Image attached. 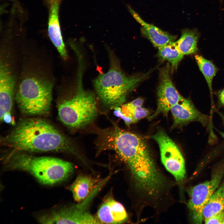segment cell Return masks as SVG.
I'll list each match as a JSON object with an SVG mask.
<instances>
[{"instance_id":"obj_1","label":"cell","mask_w":224,"mask_h":224,"mask_svg":"<svg viewBox=\"0 0 224 224\" xmlns=\"http://www.w3.org/2000/svg\"><path fill=\"white\" fill-rule=\"evenodd\" d=\"M97 146L101 151L115 152L128 165L138 188L157 196L165 185L144 141L138 135L116 126L98 131Z\"/></svg>"},{"instance_id":"obj_2","label":"cell","mask_w":224,"mask_h":224,"mask_svg":"<svg viewBox=\"0 0 224 224\" xmlns=\"http://www.w3.org/2000/svg\"><path fill=\"white\" fill-rule=\"evenodd\" d=\"M14 151L24 152L77 153L70 140L47 121L31 118L19 122L1 139Z\"/></svg>"},{"instance_id":"obj_3","label":"cell","mask_w":224,"mask_h":224,"mask_svg":"<svg viewBox=\"0 0 224 224\" xmlns=\"http://www.w3.org/2000/svg\"><path fill=\"white\" fill-rule=\"evenodd\" d=\"M3 164L5 169L26 172L40 182L46 185H53L65 180L73 170L72 164L62 159L35 156L16 151L6 156Z\"/></svg>"},{"instance_id":"obj_4","label":"cell","mask_w":224,"mask_h":224,"mask_svg":"<svg viewBox=\"0 0 224 224\" xmlns=\"http://www.w3.org/2000/svg\"><path fill=\"white\" fill-rule=\"evenodd\" d=\"M83 64L79 65L77 86L75 94L63 100L57 106L60 120L72 128L84 127L96 117L97 110L94 94L85 90L82 83Z\"/></svg>"},{"instance_id":"obj_5","label":"cell","mask_w":224,"mask_h":224,"mask_svg":"<svg viewBox=\"0 0 224 224\" xmlns=\"http://www.w3.org/2000/svg\"><path fill=\"white\" fill-rule=\"evenodd\" d=\"M144 77V76H126L117 63L112 59L109 70L99 75L94 80L93 84L102 103L114 109L124 104L128 93Z\"/></svg>"},{"instance_id":"obj_6","label":"cell","mask_w":224,"mask_h":224,"mask_svg":"<svg viewBox=\"0 0 224 224\" xmlns=\"http://www.w3.org/2000/svg\"><path fill=\"white\" fill-rule=\"evenodd\" d=\"M52 84L48 80L35 77L24 79L15 97L21 111L30 116L47 114L52 101Z\"/></svg>"},{"instance_id":"obj_7","label":"cell","mask_w":224,"mask_h":224,"mask_svg":"<svg viewBox=\"0 0 224 224\" xmlns=\"http://www.w3.org/2000/svg\"><path fill=\"white\" fill-rule=\"evenodd\" d=\"M152 138L158 145L161 162L166 169L177 181L182 180L186 174L185 162L176 144L161 130L152 136Z\"/></svg>"},{"instance_id":"obj_8","label":"cell","mask_w":224,"mask_h":224,"mask_svg":"<svg viewBox=\"0 0 224 224\" xmlns=\"http://www.w3.org/2000/svg\"><path fill=\"white\" fill-rule=\"evenodd\" d=\"M224 173V168L217 172L209 180L192 187L189 191L188 207L193 222L201 223L204 208L218 187Z\"/></svg>"},{"instance_id":"obj_9","label":"cell","mask_w":224,"mask_h":224,"mask_svg":"<svg viewBox=\"0 0 224 224\" xmlns=\"http://www.w3.org/2000/svg\"><path fill=\"white\" fill-rule=\"evenodd\" d=\"M55 210L40 215L38 219L43 224H99L96 217L86 211L87 203Z\"/></svg>"},{"instance_id":"obj_10","label":"cell","mask_w":224,"mask_h":224,"mask_svg":"<svg viewBox=\"0 0 224 224\" xmlns=\"http://www.w3.org/2000/svg\"><path fill=\"white\" fill-rule=\"evenodd\" d=\"M168 63L161 70L157 90V105L155 112L148 117L152 119L160 114H166L172 107L183 97L174 86L170 75Z\"/></svg>"},{"instance_id":"obj_11","label":"cell","mask_w":224,"mask_h":224,"mask_svg":"<svg viewBox=\"0 0 224 224\" xmlns=\"http://www.w3.org/2000/svg\"><path fill=\"white\" fill-rule=\"evenodd\" d=\"M63 0H44L48 11V32L50 40L64 59L68 55L63 41L60 27L59 12Z\"/></svg>"},{"instance_id":"obj_12","label":"cell","mask_w":224,"mask_h":224,"mask_svg":"<svg viewBox=\"0 0 224 224\" xmlns=\"http://www.w3.org/2000/svg\"><path fill=\"white\" fill-rule=\"evenodd\" d=\"M170 110L174 126L193 121L199 122L206 125L208 122L207 116L199 112L190 100L184 97L175 104Z\"/></svg>"},{"instance_id":"obj_13","label":"cell","mask_w":224,"mask_h":224,"mask_svg":"<svg viewBox=\"0 0 224 224\" xmlns=\"http://www.w3.org/2000/svg\"><path fill=\"white\" fill-rule=\"evenodd\" d=\"M15 81L7 66L1 64L0 69V119L10 113L13 105Z\"/></svg>"},{"instance_id":"obj_14","label":"cell","mask_w":224,"mask_h":224,"mask_svg":"<svg viewBox=\"0 0 224 224\" xmlns=\"http://www.w3.org/2000/svg\"><path fill=\"white\" fill-rule=\"evenodd\" d=\"M128 10L135 20L141 25V32L158 49L175 41V36L164 31L144 21L130 6Z\"/></svg>"},{"instance_id":"obj_15","label":"cell","mask_w":224,"mask_h":224,"mask_svg":"<svg viewBox=\"0 0 224 224\" xmlns=\"http://www.w3.org/2000/svg\"><path fill=\"white\" fill-rule=\"evenodd\" d=\"M128 217L123 205L112 197H109L99 209L96 218L100 223L120 224L126 222Z\"/></svg>"},{"instance_id":"obj_16","label":"cell","mask_w":224,"mask_h":224,"mask_svg":"<svg viewBox=\"0 0 224 224\" xmlns=\"http://www.w3.org/2000/svg\"><path fill=\"white\" fill-rule=\"evenodd\" d=\"M97 180L86 175L78 176L69 187L74 200L78 203L83 201L97 186Z\"/></svg>"},{"instance_id":"obj_17","label":"cell","mask_w":224,"mask_h":224,"mask_svg":"<svg viewBox=\"0 0 224 224\" xmlns=\"http://www.w3.org/2000/svg\"><path fill=\"white\" fill-rule=\"evenodd\" d=\"M199 36V33L196 29H184L182 30L180 38L174 43L179 51L184 55L192 54L197 50Z\"/></svg>"},{"instance_id":"obj_18","label":"cell","mask_w":224,"mask_h":224,"mask_svg":"<svg viewBox=\"0 0 224 224\" xmlns=\"http://www.w3.org/2000/svg\"><path fill=\"white\" fill-rule=\"evenodd\" d=\"M224 210V180L212 195L203 208V215L205 219Z\"/></svg>"},{"instance_id":"obj_19","label":"cell","mask_w":224,"mask_h":224,"mask_svg":"<svg viewBox=\"0 0 224 224\" xmlns=\"http://www.w3.org/2000/svg\"><path fill=\"white\" fill-rule=\"evenodd\" d=\"M175 42L158 49L159 57L162 60L168 61L172 70L176 69L179 63L184 56L176 46Z\"/></svg>"},{"instance_id":"obj_20","label":"cell","mask_w":224,"mask_h":224,"mask_svg":"<svg viewBox=\"0 0 224 224\" xmlns=\"http://www.w3.org/2000/svg\"><path fill=\"white\" fill-rule=\"evenodd\" d=\"M195 58L200 70L204 77L212 94V81L217 72V68L211 61L206 59L202 56L196 55Z\"/></svg>"},{"instance_id":"obj_21","label":"cell","mask_w":224,"mask_h":224,"mask_svg":"<svg viewBox=\"0 0 224 224\" xmlns=\"http://www.w3.org/2000/svg\"><path fill=\"white\" fill-rule=\"evenodd\" d=\"M224 217V210L208 219H205V223L222 224Z\"/></svg>"},{"instance_id":"obj_22","label":"cell","mask_w":224,"mask_h":224,"mask_svg":"<svg viewBox=\"0 0 224 224\" xmlns=\"http://www.w3.org/2000/svg\"><path fill=\"white\" fill-rule=\"evenodd\" d=\"M2 121H4L8 124H12L13 119L11 113H8L5 114L3 117Z\"/></svg>"},{"instance_id":"obj_23","label":"cell","mask_w":224,"mask_h":224,"mask_svg":"<svg viewBox=\"0 0 224 224\" xmlns=\"http://www.w3.org/2000/svg\"><path fill=\"white\" fill-rule=\"evenodd\" d=\"M219 97L221 103L224 106V89L220 92Z\"/></svg>"},{"instance_id":"obj_24","label":"cell","mask_w":224,"mask_h":224,"mask_svg":"<svg viewBox=\"0 0 224 224\" xmlns=\"http://www.w3.org/2000/svg\"><path fill=\"white\" fill-rule=\"evenodd\" d=\"M218 113L220 115V117H221L224 124V115H223L221 113H219V112H218Z\"/></svg>"},{"instance_id":"obj_25","label":"cell","mask_w":224,"mask_h":224,"mask_svg":"<svg viewBox=\"0 0 224 224\" xmlns=\"http://www.w3.org/2000/svg\"><path fill=\"white\" fill-rule=\"evenodd\" d=\"M220 133L224 139V133L222 132H220Z\"/></svg>"},{"instance_id":"obj_26","label":"cell","mask_w":224,"mask_h":224,"mask_svg":"<svg viewBox=\"0 0 224 224\" xmlns=\"http://www.w3.org/2000/svg\"><path fill=\"white\" fill-rule=\"evenodd\" d=\"M222 224H224V217L222 221Z\"/></svg>"},{"instance_id":"obj_27","label":"cell","mask_w":224,"mask_h":224,"mask_svg":"<svg viewBox=\"0 0 224 224\" xmlns=\"http://www.w3.org/2000/svg\"><path fill=\"white\" fill-rule=\"evenodd\" d=\"M221 0L222 1V0Z\"/></svg>"}]
</instances>
